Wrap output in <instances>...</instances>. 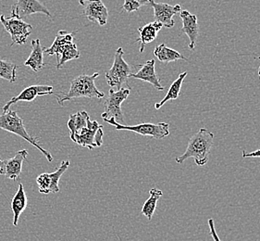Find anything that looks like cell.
Wrapping results in <instances>:
<instances>
[{
	"label": "cell",
	"instance_id": "cell-1",
	"mask_svg": "<svg viewBox=\"0 0 260 241\" xmlns=\"http://www.w3.org/2000/svg\"><path fill=\"white\" fill-rule=\"evenodd\" d=\"M213 133L206 128H201L190 138L185 152L181 156L175 158L176 163H182L192 158L198 166L206 165L213 146Z\"/></svg>",
	"mask_w": 260,
	"mask_h": 241
},
{
	"label": "cell",
	"instance_id": "cell-2",
	"mask_svg": "<svg viewBox=\"0 0 260 241\" xmlns=\"http://www.w3.org/2000/svg\"><path fill=\"white\" fill-rule=\"evenodd\" d=\"M99 76V73H95L92 75L82 74L73 79L71 82V87L67 93L62 95L56 94L59 105L63 106L65 101H70L78 98H95L99 100L104 98V93L102 91H99L94 84L95 79Z\"/></svg>",
	"mask_w": 260,
	"mask_h": 241
},
{
	"label": "cell",
	"instance_id": "cell-3",
	"mask_svg": "<svg viewBox=\"0 0 260 241\" xmlns=\"http://www.w3.org/2000/svg\"><path fill=\"white\" fill-rule=\"evenodd\" d=\"M0 129L11 132L12 134L23 138L24 140L29 142L34 147L38 148L44 154V156L47 158V160L49 163L53 162L52 155L50 154V152H47L45 148L41 147L39 138L37 136H31L27 132L24 124H23V120L20 116L18 115L17 111L9 110L7 112L0 113Z\"/></svg>",
	"mask_w": 260,
	"mask_h": 241
},
{
	"label": "cell",
	"instance_id": "cell-4",
	"mask_svg": "<svg viewBox=\"0 0 260 241\" xmlns=\"http://www.w3.org/2000/svg\"><path fill=\"white\" fill-rule=\"evenodd\" d=\"M0 21L3 24L6 31L8 32L11 37V46L14 45H23L26 42L27 38L30 37L32 32V26L21 19L15 9L12 7L11 15L9 18L5 16H0Z\"/></svg>",
	"mask_w": 260,
	"mask_h": 241
},
{
	"label": "cell",
	"instance_id": "cell-5",
	"mask_svg": "<svg viewBox=\"0 0 260 241\" xmlns=\"http://www.w3.org/2000/svg\"><path fill=\"white\" fill-rule=\"evenodd\" d=\"M124 51L122 47H119L115 52L114 62L112 67L107 71L105 78L108 84L111 87H116L120 90L123 84H128V79L130 78L132 69L123 58Z\"/></svg>",
	"mask_w": 260,
	"mask_h": 241
},
{
	"label": "cell",
	"instance_id": "cell-6",
	"mask_svg": "<svg viewBox=\"0 0 260 241\" xmlns=\"http://www.w3.org/2000/svg\"><path fill=\"white\" fill-rule=\"evenodd\" d=\"M105 122L111 126H114L116 130L135 132L141 136H150L156 139H162L164 137L170 136V125L167 123H158V124L144 123L136 126H124L117 123L114 118H110Z\"/></svg>",
	"mask_w": 260,
	"mask_h": 241
},
{
	"label": "cell",
	"instance_id": "cell-7",
	"mask_svg": "<svg viewBox=\"0 0 260 241\" xmlns=\"http://www.w3.org/2000/svg\"><path fill=\"white\" fill-rule=\"evenodd\" d=\"M103 126L99 125L96 120H91L89 118L87 126L74 135L72 140L82 147L93 149L103 145Z\"/></svg>",
	"mask_w": 260,
	"mask_h": 241
},
{
	"label": "cell",
	"instance_id": "cell-8",
	"mask_svg": "<svg viewBox=\"0 0 260 241\" xmlns=\"http://www.w3.org/2000/svg\"><path fill=\"white\" fill-rule=\"evenodd\" d=\"M130 88H121L120 90L110 89L109 97L105 102L104 112L101 114L103 120L114 118L115 120L120 125H123L124 117L121 110V104L129 97Z\"/></svg>",
	"mask_w": 260,
	"mask_h": 241
},
{
	"label": "cell",
	"instance_id": "cell-9",
	"mask_svg": "<svg viewBox=\"0 0 260 241\" xmlns=\"http://www.w3.org/2000/svg\"><path fill=\"white\" fill-rule=\"evenodd\" d=\"M70 166V161L66 160L60 163L53 173H44L37 176V184L41 194H50L59 192V180Z\"/></svg>",
	"mask_w": 260,
	"mask_h": 241
},
{
	"label": "cell",
	"instance_id": "cell-10",
	"mask_svg": "<svg viewBox=\"0 0 260 241\" xmlns=\"http://www.w3.org/2000/svg\"><path fill=\"white\" fill-rule=\"evenodd\" d=\"M83 8V14L89 21L98 22L100 26H104L108 22L109 11L101 0H79Z\"/></svg>",
	"mask_w": 260,
	"mask_h": 241
},
{
	"label": "cell",
	"instance_id": "cell-11",
	"mask_svg": "<svg viewBox=\"0 0 260 241\" xmlns=\"http://www.w3.org/2000/svg\"><path fill=\"white\" fill-rule=\"evenodd\" d=\"M28 156L26 149L19 150L11 159L0 160V174L5 175L7 178L17 181L22 171V164Z\"/></svg>",
	"mask_w": 260,
	"mask_h": 241
},
{
	"label": "cell",
	"instance_id": "cell-12",
	"mask_svg": "<svg viewBox=\"0 0 260 241\" xmlns=\"http://www.w3.org/2000/svg\"><path fill=\"white\" fill-rule=\"evenodd\" d=\"M150 6L154 10L155 21L160 22L166 28H172L174 26L175 22L173 17L182 11V8L180 5L172 6L167 3H156L154 0H152Z\"/></svg>",
	"mask_w": 260,
	"mask_h": 241
},
{
	"label": "cell",
	"instance_id": "cell-13",
	"mask_svg": "<svg viewBox=\"0 0 260 241\" xmlns=\"http://www.w3.org/2000/svg\"><path fill=\"white\" fill-rule=\"evenodd\" d=\"M55 94L53 92V86L51 85H31L28 86L25 89L22 90L20 94L16 96L14 98H12L9 102H7L4 107L2 108L3 112H7L10 110V108L13 104H15L19 101H34L37 99L38 96H45V95H53Z\"/></svg>",
	"mask_w": 260,
	"mask_h": 241
},
{
	"label": "cell",
	"instance_id": "cell-14",
	"mask_svg": "<svg viewBox=\"0 0 260 241\" xmlns=\"http://www.w3.org/2000/svg\"><path fill=\"white\" fill-rule=\"evenodd\" d=\"M156 62L155 59L147 61L143 65H139L140 70L137 71L136 74H131L130 78L138 79L144 82H147L152 84L156 90L162 91L164 90V85H162L160 80L158 78L156 73Z\"/></svg>",
	"mask_w": 260,
	"mask_h": 241
},
{
	"label": "cell",
	"instance_id": "cell-15",
	"mask_svg": "<svg viewBox=\"0 0 260 241\" xmlns=\"http://www.w3.org/2000/svg\"><path fill=\"white\" fill-rule=\"evenodd\" d=\"M180 17L182 21V32L189 37V40H190L188 47L191 50H193L199 36L198 17L194 14L190 13L188 11H181Z\"/></svg>",
	"mask_w": 260,
	"mask_h": 241
},
{
	"label": "cell",
	"instance_id": "cell-16",
	"mask_svg": "<svg viewBox=\"0 0 260 241\" xmlns=\"http://www.w3.org/2000/svg\"><path fill=\"white\" fill-rule=\"evenodd\" d=\"M13 8L21 19L35 13H43L51 17V13L47 7L38 0H17L16 6H13Z\"/></svg>",
	"mask_w": 260,
	"mask_h": 241
},
{
	"label": "cell",
	"instance_id": "cell-17",
	"mask_svg": "<svg viewBox=\"0 0 260 241\" xmlns=\"http://www.w3.org/2000/svg\"><path fill=\"white\" fill-rule=\"evenodd\" d=\"M73 36H74L73 33H68L66 31L58 32L52 46L44 49V53L48 55H56L57 63H58L60 55L65 49V47L73 43Z\"/></svg>",
	"mask_w": 260,
	"mask_h": 241
},
{
	"label": "cell",
	"instance_id": "cell-18",
	"mask_svg": "<svg viewBox=\"0 0 260 241\" xmlns=\"http://www.w3.org/2000/svg\"><path fill=\"white\" fill-rule=\"evenodd\" d=\"M162 27L163 25L160 22L153 21V22L147 23L146 25L138 28L139 37L137 38L136 41L140 43L139 50L141 53L144 52L146 44L153 42L156 39L157 37V33L161 30Z\"/></svg>",
	"mask_w": 260,
	"mask_h": 241
},
{
	"label": "cell",
	"instance_id": "cell-19",
	"mask_svg": "<svg viewBox=\"0 0 260 241\" xmlns=\"http://www.w3.org/2000/svg\"><path fill=\"white\" fill-rule=\"evenodd\" d=\"M11 210L13 213V226H18L20 216L27 207V197L22 184H19L18 190L11 199Z\"/></svg>",
	"mask_w": 260,
	"mask_h": 241
},
{
	"label": "cell",
	"instance_id": "cell-20",
	"mask_svg": "<svg viewBox=\"0 0 260 241\" xmlns=\"http://www.w3.org/2000/svg\"><path fill=\"white\" fill-rule=\"evenodd\" d=\"M31 46V54L24 63V65L29 66L34 72H39L46 66V63H44V50L42 48L39 39L32 40Z\"/></svg>",
	"mask_w": 260,
	"mask_h": 241
},
{
	"label": "cell",
	"instance_id": "cell-21",
	"mask_svg": "<svg viewBox=\"0 0 260 241\" xmlns=\"http://www.w3.org/2000/svg\"><path fill=\"white\" fill-rule=\"evenodd\" d=\"M154 55L156 58L161 63H169L177 62L179 59L189 62L187 58H185L181 53L172 49L171 47H167L165 44H160L154 49Z\"/></svg>",
	"mask_w": 260,
	"mask_h": 241
},
{
	"label": "cell",
	"instance_id": "cell-22",
	"mask_svg": "<svg viewBox=\"0 0 260 241\" xmlns=\"http://www.w3.org/2000/svg\"><path fill=\"white\" fill-rule=\"evenodd\" d=\"M187 72H183V73H182V74L178 76V78L172 83L171 87L168 90L165 98H164L160 102L155 104V109H156V110H159L162 106L166 104L168 101L177 100L178 98H179V96H180L182 83H183L185 77L187 76Z\"/></svg>",
	"mask_w": 260,
	"mask_h": 241
},
{
	"label": "cell",
	"instance_id": "cell-23",
	"mask_svg": "<svg viewBox=\"0 0 260 241\" xmlns=\"http://www.w3.org/2000/svg\"><path fill=\"white\" fill-rule=\"evenodd\" d=\"M88 113L84 110L78 111L75 114H71L70 119L68 120V127L70 129V136L71 139H73L74 135L81 131L83 128L87 126V120H88Z\"/></svg>",
	"mask_w": 260,
	"mask_h": 241
},
{
	"label": "cell",
	"instance_id": "cell-24",
	"mask_svg": "<svg viewBox=\"0 0 260 241\" xmlns=\"http://www.w3.org/2000/svg\"><path fill=\"white\" fill-rule=\"evenodd\" d=\"M163 192L160 189H151L149 190V198L146 199V202L143 205L141 214L145 215L148 220L150 221L156 210V205L159 199L161 198Z\"/></svg>",
	"mask_w": 260,
	"mask_h": 241
},
{
	"label": "cell",
	"instance_id": "cell-25",
	"mask_svg": "<svg viewBox=\"0 0 260 241\" xmlns=\"http://www.w3.org/2000/svg\"><path fill=\"white\" fill-rule=\"evenodd\" d=\"M18 66L15 63L0 59V78L8 80L10 83H15L17 80Z\"/></svg>",
	"mask_w": 260,
	"mask_h": 241
},
{
	"label": "cell",
	"instance_id": "cell-26",
	"mask_svg": "<svg viewBox=\"0 0 260 241\" xmlns=\"http://www.w3.org/2000/svg\"><path fill=\"white\" fill-rule=\"evenodd\" d=\"M80 58V52H79L77 45L75 43H72L65 47V49L63 50V52L60 55L59 62L57 63V70L61 69L63 65L69 61H73V59H77Z\"/></svg>",
	"mask_w": 260,
	"mask_h": 241
},
{
	"label": "cell",
	"instance_id": "cell-27",
	"mask_svg": "<svg viewBox=\"0 0 260 241\" xmlns=\"http://www.w3.org/2000/svg\"><path fill=\"white\" fill-rule=\"evenodd\" d=\"M140 8L141 6L135 0H124V4L122 6V9L129 13L138 11Z\"/></svg>",
	"mask_w": 260,
	"mask_h": 241
},
{
	"label": "cell",
	"instance_id": "cell-28",
	"mask_svg": "<svg viewBox=\"0 0 260 241\" xmlns=\"http://www.w3.org/2000/svg\"><path fill=\"white\" fill-rule=\"evenodd\" d=\"M208 226H209V230H210V235L212 236L213 240L220 241L219 236H218V234H217V232H216V229H215V224H214L213 219L210 218V219L208 220Z\"/></svg>",
	"mask_w": 260,
	"mask_h": 241
},
{
	"label": "cell",
	"instance_id": "cell-29",
	"mask_svg": "<svg viewBox=\"0 0 260 241\" xmlns=\"http://www.w3.org/2000/svg\"><path fill=\"white\" fill-rule=\"evenodd\" d=\"M260 158V148L252 152H243V158Z\"/></svg>",
	"mask_w": 260,
	"mask_h": 241
},
{
	"label": "cell",
	"instance_id": "cell-30",
	"mask_svg": "<svg viewBox=\"0 0 260 241\" xmlns=\"http://www.w3.org/2000/svg\"><path fill=\"white\" fill-rule=\"evenodd\" d=\"M135 1L137 2L141 7H143V6L151 5V2H152V0H135Z\"/></svg>",
	"mask_w": 260,
	"mask_h": 241
},
{
	"label": "cell",
	"instance_id": "cell-31",
	"mask_svg": "<svg viewBox=\"0 0 260 241\" xmlns=\"http://www.w3.org/2000/svg\"><path fill=\"white\" fill-rule=\"evenodd\" d=\"M258 76H259V81H260V66L258 67Z\"/></svg>",
	"mask_w": 260,
	"mask_h": 241
}]
</instances>
